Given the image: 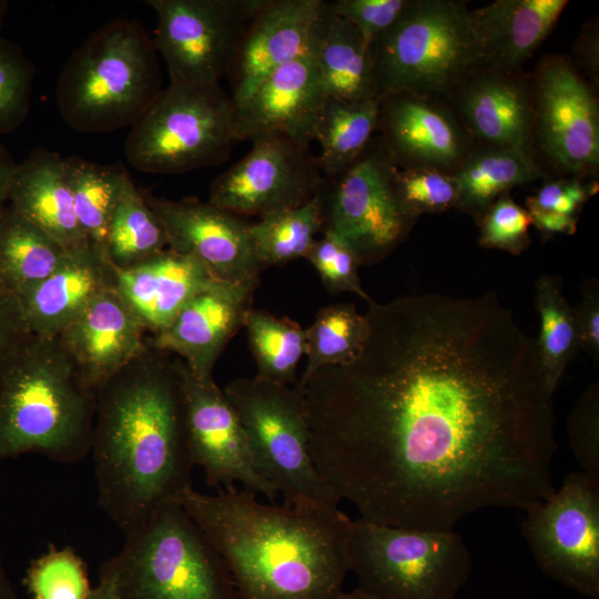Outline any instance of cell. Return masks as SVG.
<instances>
[{"label":"cell","instance_id":"6da1fadb","mask_svg":"<svg viewBox=\"0 0 599 599\" xmlns=\"http://www.w3.org/2000/svg\"><path fill=\"white\" fill-rule=\"evenodd\" d=\"M361 354L303 388L332 497L380 525L454 530L555 490L552 396L536 339L491 293L368 303Z\"/></svg>","mask_w":599,"mask_h":599},{"label":"cell","instance_id":"7a4b0ae2","mask_svg":"<svg viewBox=\"0 0 599 599\" xmlns=\"http://www.w3.org/2000/svg\"><path fill=\"white\" fill-rule=\"evenodd\" d=\"M184 368L148 345L97 392L90 453L98 502L125 535L192 487Z\"/></svg>","mask_w":599,"mask_h":599},{"label":"cell","instance_id":"3957f363","mask_svg":"<svg viewBox=\"0 0 599 599\" xmlns=\"http://www.w3.org/2000/svg\"><path fill=\"white\" fill-rule=\"evenodd\" d=\"M224 560L240 599H335L353 519L333 505H266L255 494L187 488L177 499Z\"/></svg>","mask_w":599,"mask_h":599},{"label":"cell","instance_id":"277c9868","mask_svg":"<svg viewBox=\"0 0 599 599\" xmlns=\"http://www.w3.org/2000/svg\"><path fill=\"white\" fill-rule=\"evenodd\" d=\"M97 394L57 337L30 334L0 365V460L38 453L75 464L90 453Z\"/></svg>","mask_w":599,"mask_h":599},{"label":"cell","instance_id":"5b68a950","mask_svg":"<svg viewBox=\"0 0 599 599\" xmlns=\"http://www.w3.org/2000/svg\"><path fill=\"white\" fill-rule=\"evenodd\" d=\"M152 39L138 23L112 20L70 55L55 87L63 121L83 133L132 126L162 92Z\"/></svg>","mask_w":599,"mask_h":599},{"label":"cell","instance_id":"8992f818","mask_svg":"<svg viewBox=\"0 0 599 599\" xmlns=\"http://www.w3.org/2000/svg\"><path fill=\"white\" fill-rule=\"evenodd\" d=\"M376 99L394 93L445 102L485 64L465 1L408 0L369 44Z\"/></svg>","mask_w":599,"mask_h":599},{"label":"cell","instance_id":"52a82bcc","mask_svg":"<svg viewBox=\"0 0 599 599\" xmlns=\"http://www.w3.org/2000/svg\"><path fill=\"white\" fill-rule=\"evenodd\" d=\"M111 560L121 599H240L224 560L177 501L126 534Z\"/></svg>","mask_w":599,"mask_h":599},{"label":"cell","instance_id":"ba28073f","mask_svg":"<svg viewBox=\"0 0 599 599\" xmlns=\"http://www.w3.org/2000/svg\"><path fill=\"white\" fill-rule=\"evenodd\" d=\"M235 104L220 83H175L131 126L129 164L145 173L181 174L217 165L237 143Z\"/></svg>","mask_w":599,"mask_h":599},{"label":"cell","instance_id":"9c48e42d","mask_svg":"<svg viewBox=\"0 0 599 599\" xmlns=\"http://www.w3.org/2000/svg\"><path fill=\"white\" fill-rule=\"evenodd\" d=\"M349 572L379 599H456L471 572L470 551L454 530L353 521Z\"/></svg>","mask_w":599,"mask_h":599},{"label":"cell","instance_id":"30bf717a","mask_svg":"<svg viewBox=\"0 0 599 599\" xmlns=\"http://www.w3.org/2000/svg\"><path fill=\"white\" fill-rule=\"evenodd\" d=\"M245 430L257 473L285 505L337 506L322 483L311 450L302 386L243 377L223 389Z\"/></svg>","mask_w":599,"mask_h":599},{"label":"cell","instance_id":"8fae6325","mask_svg":"<svg viewBox=\"0 0 599 599\" xmlns=\"http://www.w3.org/2000/svg\"><path fill=\"white\" fill-rule=\"evenodd\" d=\"M395 169L380 138L374 135L351 165L335 176L324 177L316 194L322 232L344 238L362 265L387 257L407 238L417 221L398 200Z\"/></svg>","mask_w":599,"mask_h":599},{"label":"cell","instance_id":"7c38bea8","mask_svg":"<svg viewBox=\"0 0 599 599\" xmlns=\"http://www.w3.org/2000/svg\"><path fill=\"white\" fill-rule=\"evenodd\" d=\"M530 81L529 153L545 173L550 167L560 176L595 179L599 108L592 89L564 55H546L530 73Z\"/></svg>","mask_w":599,"mask_h":599},{"label":"cell","instance_id":"4fadbf2b","mask_svg":"<svg viewBox=\"0 0 599 599\" xmlns=\"http://www.w3.org/2000/svg\"><path fill=\"white\" fill-rule=\"evenodd\" d=\"M521 534L540 570L573 591L599 596V479L578 470L527 509Z\"/></svg>","mask_w":599,"mask_h":599},{"label":"cell","instance_id":"5bb4252c","mask_svg":"<svg viewBox=\"0 0 599 599\" xmlns=\"http://www.w3.org/2000/svg\"><path fill=\"white\" fill-rule=\"evenodd\" d=\"M265 0H148L152 39L170 82L214 84L227 75L246 26Z\"/></svg>","mask_w":599,"mask_h":599},{"label":"cell","instance_id":"9a60e30c","mask_svg":"<svg viewBox=\"0 0 599 599\" xmlns=\"http://www.w3.org/2000/svg\"><path fill=\"white\" fill-rule=\"evenodd\" d=\"M309 144L282 133L253 139L251 150L214 179L207 202L260 219L304 205L324 181Z\"/></svg>","mask_w":599,"mask_h":599},{"label":"cell","instance_id":"2e32d148","mask_svg":"<svg viewBox=\"0 0 599 599\" xmlns=\"http://www.w3.org/2000/svg\"><path fill=\"white\" fill-rule=\"evenodd\" d=\"M184 390L190 451L206 483L225 489L238 483L274 500L277 493L257 473L245 430L224 390L214 380L196 379L186 365Z\"/></svg>","mask_w":599,"mask_h":599},{"label":"cell","instance_id":"e0dca14e","mask_svg":"<svg viewBox=\"0 0 599 599\" xmlns=\"http://www.w3.org/2000/svg\"><path fill=\"white\" fill-rule=\"evenodd\" d=\"M143 194L164 229L169 248L197 258L223 282L260 277L250 223L194 196L174 201Z\"/></svg>","mask_w":599,"mask_h":599},{"label":"cell","instance_id":"ac0fdd59","mask_svg":"<svg viewBox=\"0 0 599 599\" xmlns=\"http://www.w3.org/2000/svg\"><path fill=\"white\" fill-rule=\"evenodd\" d=\"M260 277L217 281L193 296L164 329L146 337L150 347L176 354L202 383L213 382V368L253 308Z\"/></svg>","mask_w":599,"mask_h":599},{"label":"cell","instance_id":"d6986e66","mask_svg":"<svg viewBox=\"0 0 599 599\" xmlns=\"http://www.w3.org/2000/svg\"><path fill=\"white\" fill-rule=\"evenodd\" d=\"M378 100L376 132L399 169L429 167L451 173L475 146L444 102L407 93Z\"/></svg>","mask_w":599,"mask_h":599},{"label":"cell","instance_id":"ffe728a7","mask_svg":"<svg viewBox=\"0 0 599 599\" xmlns=\"http://www.w3.org/2000/svg\"><path fill=\"white\" fill-rule=\"evenodd\" d=\"M475 146L528 151L532 116L530 74L487 64L465 78L444 102Z\"/></svg>","mask_w":599,"mask_h":599},{"label":"cell","instance_id":"44dd1931","mask_svg":"<svg viewBox=\"0 0 599 599\" xmlns=\"http://www.w3.org/2000/svg\"><path fill=\"white\" fill-rule=\"evenodd\" d=\"M325 2L265 0L246 26L227 73L235 105L275 70L311 49Z\"/></svg>","mask_w":599,"mask_h":599},{"label":"cell","instance_id":"7402d4cb","mask_svg":"<svg viewBox=\"0 0 599 599\" xmlns=\"http://www.w3.org/2000/svg\"><path fill=\"white\" fill-rule=\"evenodd\" d=\"M327 98L311 47L275 70L244 102L235 105L237 141L282 133L311 143Z\"/></svg>","mask_w":599,"mask_h":599},{"label":"cell","instance_id":"603a6c76","mask_svg":"<svg viewBox=\"0 0 599 599\" xmlns=\"http://www.w3.org/2000/svg\"><path fill=\"white\" fill-rule=\"evenodd\" d=\"M145 332L114 286L99 295L57 338L83 383L97 394L148 347Z\"/></svg>","mask_w":599,"mask_h":599},{"label":"cell","instance_id":"cb8c5ba5","mask_svg":"<svg viewBox=\"0 0 599 599\" xmlns=\"http://www.w3.org/2000/svg\"><path fill=\"white\" fill-rule=\"evenodd\" d=\"M115 286V267L104 248L89 242L68 251L40 283L17 293L32 334L57 337L103 292Z\"/></svg>","mask_w":599,"mask_h":599},{"label":"cell","instance_id":"d4e9b609","mask_svg":"<svg viewBox=\"0 0 599 599\" xmlns=\"http://www.w3.org/2000/svg\"><path fill=\"white\" fill-rule=\"evenodd\" d=\"M217 281L201 261L169 247L133 266L115 267V288L152 335Z\"/></svg>","mask_w":599,"mask_h":599},{"label":"cell","instance_id":"484cf974","mask_svg":"<svg viewBox=\"0 0 599 599\" xmlns=\"http://www.w3.org/2000/svg\"><path fill=\"white\" fill-rule=\"evenodd\" d=\"M9 206L68 251L90 241L81 230L64 173V159L34 150L17 164L8 193Z\"/></svg>","mask_w":599,"mask_h":599},{"label":"cell","instance_id":"4316f807","mask_svg":"<svg viewBox=\"0 0 599 599\" xmlns=\"http://www.w3.org/2000/svg\"><path fill=\"white\" fill-rule=\"evenodd\" d=\"M567 4V0H496L469 10L485 64L507 71L521 70Z\"/></svg>","mask_w":599,"mask_h":599},{"label":"cell","instance_id":"83f0119b","mask_svg":"<svg viewBox=\"0 0 599 599\" xmlns=\"http://www.w3.org/2000/svg\"><path fill=\"white\" fill-rule=\"evenodd\" d=\"M312 52L327 95L346 101L376 99L369 45L356 29L325 2Z\"/></svg>","mask_w":599,"mask_h":599},{"label":"cell","instance_id":"f1b7e54d","mask_svg":"<svg viewBox=\"0 0 599 599\" xmlns=\"http://www.w3.org/2000/svg\"><path fill=\"white\" fill-rule=\"evenodd\" d=\"M451 174L458 190L456 209L476 222L501 194L547 176L529 151L490 146H474Z\"/></svg>","mask_w":599,"mask_h":599},{"label":"cell","instance_id":"f546056e","mask_svg":"<svg viewBox=\"0 0 599 599\" xmlns=\"http://www.w3.org/2000/svg\"><path fill=\"white\" fill-rule=\"evenodd\" d=\"M68 250L9 205L0 209V280L16 293L34 286L64 261Z\"/></svg>","mask_w":599,"mask_h":599},{"label":"cell","instance_id":"4dcf8cb0","mask_svg":"<svg viewBox=\"0 0 599 599\" xmlns=\"http://www.w3.org/2000/svg\"><path fill=\"white\" fill-rule=\"evenodd\" d=\"M378 99L346 101L327 98L315 131L321 145L317 155L324 177L351 165L369 144L377 130Z\"/></svg>","mask_w":599,"mask_h":599},{"label":"cell","instance_id":"1f68e13d","mask_svg":"<svg viewBox=\"0 0 599 599\" xmlns=\"http://www.w3.org/2000/svg\"><path fill=\"white\" fill-rule=\"evenodd\" d=\"M64 173L81 230L92 244L105 250L110 221L131 179L129 173L121 164L102 165L78 156L64 159Z\"/></svg>","mask_w":599,"mask_h":599},{"label":"cell","instance_id":"d6a6232c","mask_svg":"<svg viewBox=\"0 0 599 599\" xmlns=\"http://www.w3.org/2000/svg\"><path fill=\"white\" fill-rule=\"evenodd\" d=\"M535 307L539 316L537 351L547 387L554 394L580 349L576 309L564 295L561 278L550 274L535 283Z\"/></svg>","mask_w":599,"mask_h":599},{"label":"cell","instance_id":"836d02e7","mask_svg":"<svg viewBox=\"0 0 599 599\" xmlns=\"http://www.w3.org/2000/svg\"><path fill=\"white\" fill-rule=\"evenodd\" d=\"M164 229L130 179L112 214L105 251L116 268L133 266L165 250Z\"/></svg>","mask_w":599,"mask_h":599},{"label":"cell","instance_id":"e575fe53","mask_svg":"<svg viewBox=\"0 0 599 599\" xmlns=\"http://www.w3.org/2000/svg\"><path fill=\"white\" fill-rule=\"evenodd\" d=\"M368 328L366 315L351 303L322 307L313 324L304 329L307 363L298 383L324 367L354 361L366 344Z\"/></svg>","mask_w":599,"mask_h":599},{"label":"cell","instance_id":"d590c367","mask_svg":"<svg viewBox=\"0 0 599 599\" xmlns=\"http://www.w3.org/2000/svg\"><path fill=\"white\" fill-rule=\"evenodd\" d=\"M322 230L323 220L316 195L300 207L250 224V238L260 270L305 258Z\"/></svg>","mask_w":599,"mask_h":599},{"label":"cell","instance_id":"8d00e7d4","mask_svg":"<svg viewBox=\"0 0 599 599\" xmlns=\"http://www.w3.org/2000/svg\"><path fill=\"white\" fill-rule=\"evenodd\" d=\"M244 327L257 367L255 376L277 384H296L297 363L305 353V333L301 325L288 317L252 308Z\"/></svg>","mask_w":599,"mask_h":599},{"label":"cell","instance_id":"74e56055","mask_svg":"<svg viewBox=\"0 0 599 599\" xmlns=\"http://www.w3.org/2000/svg\"><path fill=\"white\" fill-rule=\"evenodd\" d=\"M34 599H87L92 590L87 567L71 548H55L38 558L28 571Z\"/></svg>","mask_w":599,"mask_h":599},{"label":"cell","instance_id":"f35d334b","mask_svg":"<svg viewBox=\"0 0 599 599\" xmlns=\"http://www.w3.org/2000/svg\"><path fill=\"white\" fill-rule=\"evenodd\" d=\"M394 185L400 204L415 220L423 214L443 213L457 206V184L449 172L396 166Z\"/></svg>","mask_w":599,"mask_h":599},{"label":"cell","instance_id":"ab89813d","mask_svg":"<svg viewBox=\"0 0 599 599\" xmlns=\"http://www.w3.org/2000/svg\"><path fill=\"white\" fill-rule=\"evenodd\" d=\"M33 74L23 51L0 37V134L16 130L26 119Z\"/></svg>","mask_w":599,"mask_h":599},{"label":"cell","instance_id":"60d3db41","mask_svg":"<svg viewBox=\"0 0 599 599\" xmlns=\"http://www.w3.org/2000/svg\"><path fill=\"white\" fill-rule=\"evenodd\" d=\"M305 258L314 266L328 292H348L367 303L373 301L361 285V260L352 246L337 234L323 232V236L316 238Z\"/></svg>","mask_w":599,"mask_h":599},{"label":"cell","instance_id":"b9f144b4","mask_svg":"<svg viewBox=\"0 0 599 599\" xmlns=\"http://www.w3.org/2000/svg\"><path fill=\"white\" fill-rule=\"evenodd\" d=\"M477 224L478 243L483 247L498 248L517 255L527 250L531 243L529 237L531 217L508 192L487 207Z\"/></svg>","mask_w":599,"mask_h":599},{"label":"cell","instance_id":"7bdbcfd3","mask_svg":"<svg viewBox=\"0 0 599 599\" xmlns=\"http://www.w3.org/2000/svg\"><path fill=\"white\" fill-rule=\"evenodd\" d=\"M567 437L580 471L599 479V383L578 397L567 419Z\"/></svg>","mask_w":599,"mask_h":599},{"label":"cell","instance_id":"ee69618b","mask_svg":"<svg viewBox=\"0 0 599 599\" xmlns=\"http://www.w3.org/2000/svg\"><path fill=\"white\" fill-rule=\"evenodd\" d=\"M408 0H336L331 10L351 23L369 45L400 17Z\"/></svg>","mask_w":599,"mask_h":599},{"label":"cell","instance_id":"f6af8a7d","mask_svg":"<svg viewBox=\"0 0 599 599\" xmlns=\"http://www.w3.org/2000/svg\"><path fill=\"white\" fill-rule=\"evenodd\" d=\"M598 190V182L578 177L559 176L547 181L526 201V207L551 211L577 217L587 200Z\"/></svg>","mask_w":599,"mask_h":599},{"label":"cell","instance_id":"bcb514c9","mask_svg":"<svg viewBox=\"0 0 599 599\" xmlns=\"http://www.w3.org/2000/svg\"><path fill=\"white\" fill-rule=\"evenodd\" d=\"M30 334L17 293L0 280V365Z\"/></svg>","mask_w":599,"mask_h":599},{"label":"cell","instance_id":"7dc6e473","mask_svg":"<svg viewBox=\"0 0 599 599\" xmlns=\"http://www.w3.org/2000/svg\"><path fill=\"white\" fill-rule=\"evenodd\" d=\"M576 309L580 348L593 362H599V282L592 277L583 283L580 304Z\"/></svg>","mask_w":599,"mask_h":599},{"label":"cell","instance_id":"c3c4849f","mask_svg":"<svg viewBox=\"0 0 599 599\" xmlns=\"http://www.w3.org/2000/svg\"><path fill=\"white\" fill-rule=\"evenodd\" d=\"M525 209L528 211L532 224L546 235L573 234L577 230L578 217L532 207Z\"/></svg>","mask_w":599,"mask_h":599},{"label":"cell","instance_id":"681fc988","mask_svg":"<svg viewBox=\"0 0 599 599\" xmlns=\"http://www.w3.org/2000/svg\"><path fill=\"white\" fill-rule=\"evenodd\" d=\"M87 599H121L111 558L101 567L99 582Z\"/></svg>","mask_w":599,"mask_h":599},{"label":"cell","instance_id":"f907efd6","mask_svg":"<svg viewBox=\"0 0 599 599\" xmlns=\"http://www.w3.org/2000/svg\"><path fill=\"white\" fill-rule=\"evenodd\" d=\"M579 43V52L581 60L586 62V67L592 74L598 70V37L595 27H587Z\"/></svg>","mask_w":599,"mask_h":599},{"label":"cell","instance_id":"816d5d0a","mask_svg":"<svg viewBox=\"0 0 599 599\" xmlns=\"http://www.w3.org/2000/svg\"><path fill=\"white\" fill-rule=\"evenodd\" d=\"M17 163L0 143V209L8 202L9 187Z\"/></svg>","mask_w":599,"mask_h":599},{"label":"cell","instance_id":"f5cc1de1","mask_svg":"<svg viewBox=\"0 0 599 599\" xmlns=\"http://www.w3.org/2000/svg\"><path fill=\"white\" fill-rule=\"evenodd\" d=\"M0 599H18L0 559Z\"/></svg>","mask_w":599,"mask_h":599},{"label":"cell","instance_id":"db71d44e","mask_svg":"<svg viewBox=\"0 0 599 599\" xmlns=\"http://www.w3.org/2000/svg\"><path fill=\"white\" fill-rule=\"evenodd\" d=\"M335 599H379L376 598L369 593H366L365 591L355 588L354 590L349 592L342 591Z\"/></svg>","mask_w":599,"mask_h":599},{"label":"cell","instance_id":"11a10c76","mask_svg":"<svg viewBox=\"0 0 599 599\" xmlns=\"http://www.w3.org/2000/svg\"><path fill=\"white\" fill-rule=\"evenodd\" d=\"M7 10H8V2L3 1V0H0V29H1L2 24H3L4 18H6V14H7Z\"/></svg>","mask_w":599,"mask_h":599}]
</instances>
